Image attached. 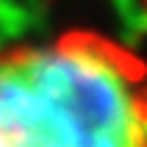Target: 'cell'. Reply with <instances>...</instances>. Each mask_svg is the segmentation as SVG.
I'll return each mask as SVG.
<instances>
[{"mask_svg": "<svg viewBox=\"0 0 147 147\" xmlns=\"http://www.w3.org/2000/svg\"><path fill=\"white\" fill-rule=\"evenodd\" d=\"M0 147H147V61L97 31L0 50Z\"/></svg>", "mask_w": 147, "mask_h": 147, "instance_id": "1", "label": "cell"}]
</instances>
